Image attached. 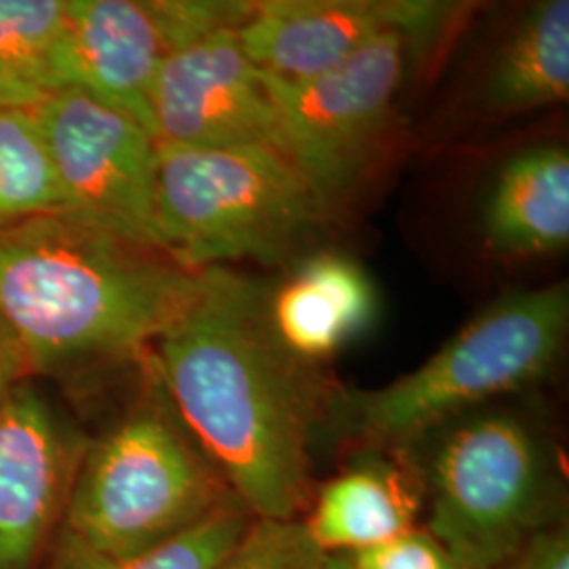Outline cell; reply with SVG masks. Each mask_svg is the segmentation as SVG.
<instances>
[{"label": "cell", "mask_w": 569, "mask_h": 569, "mask_svg": "<svg viewBox=\"0 0 569 569\" xmlns=\"http://www.w3.org/2000/svg\"><path fill=\"white\" fill-rule=\"evenodd\" d=\"M186 430L251 517L302 519L310 448L331 390L277 340L266 293L230 268L199 270L178 317L150 348Z\"/></svg>", "instance_id": "cell-1"}, {"label": "cell", "mask_w": 569, "mask_h": 569, "mask_svg": "<svg viewBox=\"0 0 569 569\" xmlns=\"http://www.w3.org/2000/svg\"><path fill=\"white\" fill-rule=\"evenodd\" d=\"M197 281L161 249L68 216L0 228V319L34 376L150 350Z\"/></svg>", "instance_id": "cell-2"}, {"label": "cell", "mask_w": 569, "mask_h": 569, "mask_svg": "<svg viewBox=\"0 0 569 569\" xmlns=\"http://www.w3.org/2000/svg\"><path fill=\"white\" fill-rule=\"evenodd\" d=\"M568 329V283L515 291L387 387L333 392L327 422L367 448L411 449L451 420L545 380Z\"/></svg>", "instance_id": "cell-3"}, {"label": "cell", "mask_w": 569, "mask_h": 569, "mask_svg": "<svg viewBox=\"0 0 569 569\" xmlns=\"http://www.w3.org/2000/svg\"><path fill=\"white\" fill-rule=\"evenodd\" d=\"M152 382L138 403L89 439L63 517V529L112 555L157 549L239 505L157 376Z\"/></svg>", "instance_id": "cell-4"}, {"label": "cell", "mask_w": 569, "mask_h": 569, "mask_svg": "<svg viewBox=\"0 0 569 569\" xmlns=\"http://www.w3.org/2000/svg\"><path fill=\"white\" fill-rule=\"evenodd\" d=\"M329 213L274 148L157 146L161 247L190 270L281 262L315 239Z\"/></svg>", "instance_id": "cell-5"}, {"label": "cell", "mask_w": 569, "mask_h": 569, "mask_svg": "<svg viewBox=\"0 0 569 569\" xmlns=\"http://www.w3.org/2000/svg\"><path fill=\"white\" fill-rule=\"evenodd\" d=\"M427 441L428 456L413 460L428 505L425 528L460 568H496L561 523L549 448L523 416L481 407L420 443Z\"/></svg>", "instance_id": "cell-6"}, {"label": "cell", "mask_w": 569, "mask_h": 569, "mask_svg": "<svg viewBox=\"0 0 569 569\" xmlns=\"http://www.w3.org/2000/svg\"><path fill=\"white\" fill-rule=\"evenodd\" d=\"M425 32L392 30L326 74L302 82L264 77L283 154L327 207L340 203L387 140Z\"/></svg>", "instance_id": "cell-7"}, {"label": "cell", "mask_w": 569, "mask_h": 569, "mask_svg": "<svg viewBox=\"0 0 569 569\" xmlns=\"http://www.w3.org/2000/svg\"><path fill=\"white\" fill-rule=\"evenodd\" d=\"M63 199V216L131 243L161 249L157 140L121 108L79 87L34 108Z\"/></svg>", "instance_id": "cell-8"}, {"label": "cell", "mask_w": 569, "mask_h": 569, "mask_svg": "<svg viewBox=\"0 0 569 569\" xmlns=\"http://www.w3.org/2000/svg\"><path fill=\"white\" fill-rule=\"evenodd\" d=\"M253 2L68 0L70 87L136 117L150 131V100L164 60L183 42L239 26Z\"/></svg>", "instance_id": "cell-9"}, {"label": "cell", "mask_w": 569, "mask_h": 569, "mask_svg": "<svg viewBox=\"0 0 569 569\" xmlns=\"http://www.w3.org/2000/svg\"><path fill=\"white\" fill-rule=\"evenodd\" d=\"M237 28L203 32L164 60L150 100L157 143L262 146L283 152L272 93L247 58Z\"/></svg>", "instance_id": "cell-10"}, {"label": "cell", "mask_w": 569, "mask_h": 569, "mask_svg": "<svg viewBox=\"0 0 569 569\" xmlns=\"http://www.w3.org/2000/svg\"><path fill=\"white\" fill-rule=\"evenodd\" d=\"M89 439L32 382L0 409V569H41Z\"/></svg>", "instance_id": "cell-11"}, {"label": "cell", "mask_w": 569, "mask_h": 569, "mask_svg": "<svg viewBox=\"0 0 569 569\" xmlns=\"http://www.w3.org/2000/svg\"><path fill=\"white\" fill-rule=\"evenodd\" d=\"M448 7L427 0H262L237 37L247 58L272 81L326 74L392 30L430 34Z\"/></svg>", "instance_id": "cell-12"}, {"label": "cell", "mask_w": 569, "mask_h": 569, "mask_svg": "<svg viewBox=\"0 0 569 569\" xmlns=\"http://www.w3.org/2000/svg\"><path fill=\"white\" fill-rule=\"evenodd\" d=\"M420 472L406 449L367 448L312 493L306 529L326 555L387 542L418 528Z\"/></svg>", "instance_id": "cell-13"}, {"label": "cell", "mask_w": 569, "mask_h": 569, "mask_svg": "<svg viewBox=\"0 0 569 569\" xmlns=\"http://www.w3.org/2000/svg\"><path fill=\"white\" fill-rule=\"evenodd\" d=\"M376 300V287L359 262L323 251L266 296V310L284 350L315 366L371 326Z\"/></svg>", "instance_id": "cell-14"}, {"label": "cell", "mask_w": 569, "mask_h": 569, "mask_svg": "<svg viewBox=\"0 0 569 569\" xmlns=\"http://www.w3.org/2000/svg\"><path fill=\"white\" fill-rule=\"evenodd\" d=\"M481 232L493 253L542 258L569 244V152L538 143L512 154L489 186Z\"/></svg>", "instance_id": "cell-15"}, {"label": "cell", "mask_w": 569, "mask_h": 569, "mask_svg": "<svg viewBox=\"0 0 569 569\" xmlns=\"http://www.w3.org/2000/svg\"><path fill=\"white\" fill-rule=\"evenodd\" d=\"M569 98V2L540 0L496 49L483 81L493 117H517Z\"/></svg>", "instance_id": "cell-16"}, {"label": "cell", "mask_w": 569, "mask_h": 569, "mask_svg": "<svg viewBox=\"0 0 569 569\" xmlns=\"http://www.w3.org/2000/svg\"><path fill=\"white\" fill-rule=\"evenodd\" d=\"M68 87V0H0V110H34Z\"/></svg>", "instance_id": "cell-17"}, {"label": "cell", "mask_w": 569, "mask_h": 569, "mask_svg": "<svg viewBox=\"0 0 569 569\" xmlns=\"http://www.w3.org/2000/svg\"><path fill=\"white\" fill-rule=\"evenodd\" d=\"M243 507H230L197 528L136 555L93 549L68 529H60L41 569H216L251 523Z\"/></svg>", "instance_id": "cell-18"}, {"label": "cell", "mask_w": 569, "mask_h": 569, "mask_svg": "<svg viewBox=\"0 0 569 569\" xmlns=\"http://www.w3.org/2000/svg\"><path fill=\"white\" fill-rule=\"evenodd\" d=\"M63 216V199L34 110H0V228Z\"/></svg>", "instance_id": "cell-19"}, {"label": "cell", "mask_w": 569, "mask_h": 569, "mask_svg": "<svg viewBox=\"0 0 569 569\" xmlns=\"http://www.w3.org/2000/svg\"><path fill=\"white\" fill-rule=\"evenodd\" d=\"M216 569H327L302 519L253 517Z\"/></svg>", "instance_id": "cell-20"}, {"label": "cell", "mask_w": 569, "mask_h": 569, "mask_svg": "<svg viewBox=\"0 0 569 569\" xmlns=\"http://www.w3.org/2000/svg\"><path fill=\"white\" fill-rule=\"evenodd\" d=\"M327 569H462L425 526L367 549L326 555Z\"/></svg>", "instance_id": "cell-21"}, {"label": "cell", "mask_w": 569, "mask_h": 569, "mask_svg": "<svg viewBox=\"0 0 569 569\" xmlns=\"http://www.w3.org/2000/svg\"><path fill=\"white\" fill-rule=\"evenodd\" d=\"M491 569H569L568 528L559 523L538 533L523 549Z\"/></svg>", "instance_id": "cell-22"}, {"label": "cell", "mask_w": 569, "mask_h": 569, "mask_svg": "<svg viewBox=\"0 0 569 569\" xmlns=\"http://www.w3.org/2000/svg\"><path fill=\"white\" fill-rule=\"evenodd\" d=\"M34 378L18 336L0 319V409L11 395Z\"/></svg>", "instance_id": "cell-23"}]
</instances>
